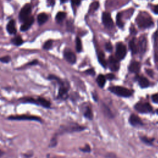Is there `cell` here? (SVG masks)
<instances>
[{
	"instance_id": "20",
	"label": "cell",
	"mask_w": 158,
	"mask_h": 158,
	"mask_svg": "<svg viewBox=\"0 0 158 158\" xmlns=\"http://www.w3.org/2000/svg\"><path fill=\"white\" fill-rule=\"evenodd\" d=\"M98 61L99 62V63L101 64H102L103 67H106L107 64H106V61L105 60V58H104V54H103V53L102 51V52H99L98 54Z\"/></svg>"
},
{
	"instance_id": "31",
	"label": "cell",
	"mask_w": 158,
	"mask_h": 158,
	"mask_svg": "<svg viewBox=\"0 0 158 158\" xmlns=\"http://www.w3.org/2000/svg\"><path fill=\"white\" fill-rule=\"evenodd\" d=\"M81 150L82 151H84V152H85V153H88V152H90V151H91V149H90V147H89V145H88L87 144L85 147L84 148H82L81 149Z\"/></svg>"
},
{
	"instance_id": "35",
	"label": "cell",
	"mask_w": 158,
	"mask_h": 158,
	"mask_svg": "<svg viewBox=\"0 0 158 158\" xmlns=\"http://www.w3.org/2000/svg\"><path fill=\"white\" fill-rule=\"evenodd\" d=\"M38 63H39V61H38V60L35 59V60H34V61H31V62H29L27 65V66H33V65H36V64H37Z\"/></svg>"
},
{
	"instance_id": "44",
	"label": "cell",
	"mask_w": 158,
	"mask_h": 158,
	"mask_svg": "<svg viewBox=\"0 0 158 158\" xmlns=\"http://www.w3.org/2000/svg\"><path fill=\"white\" fill-rule=\"evenodd\" d=\"M156 112H157V114H158V109H157V111H156Z\"/></svg>"
},
{
	"instance_id": "30",
	"label": "cell",
	"mask_w": 158,
	"mask_h": 158,
	"mask_svg": "<svg viewBox=\"0 0 158 158\" xmlns=\"http://www.w3.org/2000/svg\"><path fill=\"white\" fill-rule=\"evenodd\" d=\"M142 140L143 142H144L145 143H147V144H152V142L153 140H150V139H148L147 137H142Z\"/></svg>"
},
{
	"instance_id": "24",
	"label": "cell",
	"mask_w": 158,
	"mask_h": 158,
	"mask_svg": "<svg viewBox=\"0 0 158 158\" xmlns=\"http://www.w3.org/2000/svg\"><path fill=\"white\" fill-rule=\"evenodd\" d=\"M84 116L85 117L88 118V119H92L93 118V114H92V112L91 111V109L89 108V107H87L85 112V114H84Z\"/></svg>"
},
{
	"instance_id": "32",
	"label": "cell",
	"mask_w": 158,
	"mask_h": 158,
	"mask_svg": "<svg viewBox=\"0 0 158 158\" xmlns=\"http://www.w3.org/2000/svg\"><path fill=\"white\" fill-rule=\"evenodd\" d=\"M85 73L87 74H88V75H94V74H95V72H94L93 69H88V70H87V71H85Z\"/></svg>"
},
{
	"instance_id": "2",
	"label": "cell",
	"mask_w": 158,
	"mask_h": 158,
	"mask_svg": "<svg viewBox=\"0 0 158 158\" xmlns=\"http://www.w3.org/2000/svg\"><path fill=\"white\" fill-rule=\"evenodd\" d=\"M137 23L140 28H148L153 25L152 19L148 16H139L137 19Z\"/></svg>"
},
{
	"instance_id": "13",
	"label": "cell",
	"mask_w": 158,
	"mask_h": 158,
	"mask_svg": "<svg viewBox=\"0 0 158 158\" xmlns=\"http://www.w3.org/2000/svg\"><path fill=\"white\" fill-rule=\"evenodd\" d=\"M129 70L132 73H138L140 70V64L137 61L133 62L129 66Z\"/></svg>"
},
{
	"instance_id": "6",
	"label": "cell",
	"mask_w": 158,
	"mask_h": 158,
	"mask_svg": "<svg viewBox=\"0 0 158 158\" xmlns=\"http://www.w3.org/2000/svg\"><path fill=\"white\" fill-rule=\"evenodd\" d=\"M126 53H127V50H126V48L124 44L122 43H117L116 52V58L119 60L124 59L126 55Z\"/></svg>"
},
{
	"instance_id": "27",
	"label": "cell",
	"mask_w": 158,
	"mask_h": 158,
	"mask_svg": "<svg viewBox=\"0 0 158 158\" xmlns=\"http://www.w3.org/2000/svg\"><path fill=\"white\" fill-rule=\"evenodd\" d=\"M53 46V41L52 40H48L43 45V48L45 49L48 50L51 49Z\"/></svg>"
},
{
	"instance_id": "4",
	"label": "cell",
	"mask_w": 158,
	"mask_h": 158,
	"mask_svg": "<svg viewBox=\"0 0 158 158\" xmlns=\"http://www.w3.org/2000/svg\"><path fill=\"white\" fill-rule=\"evenodd\" d=\"M31 12V6L30 4H26L22 8L19 15V18L21 22H24L26 21L29 17H30V15Z\"/></svg>"
},
{
	"instance_id": "40",
	"label": "cell",
	"mask_w": 158,
	"mask_h": 158,
	"mask_svg": "<svg viewBox=\"0 0 158 158\" xmlns=\"http://www.w3.org/2000/svg\"><path fill=\"white\" fill-rule=\"evenodd\" d=\"M153 11L155 14H158V5H156L154 6Z\"/></svg>"
},
{
	"instance_id": "16",
	"label": "cell",
	"mask_w": 158,
	"mask_h": 158,
	"mask_svg": "<svg viewBox=\"0 0 158 158\" xmlns=\"http://www.w3.org/2000/svg\"><path fill=\"white\" fill-rule=\"evenodd\" d=\"M48 19V16L46 13H41L39 14L37 17V21L39 22V25H43V24H45Z\"/></svg>"
},
{
	"instance_id": "17",
	"label": "cell",
	"mask_w": 158,
	"mask_h": 158,
	"mask_svg": "<svg viewBox=\"0 0 158 158\" xmlns=\"http://www.w3.org/2000/svg\"><path fill=\"white\" fill-rule=\"evenodd\" d=\"M67 88H66L63 85H61L59 90V94H58L59 97L62 98H66L67 96Z\"/></svg>"
},
{
	"instance_id": "8",
	"label": "cell",
	"mask_w": 158,
	"mask_h": 158,
	"mask_svg": "<svg viewBox=\"0 0 158 158\" xmlns=\"http://www.w3.org/2000/svg\"><path fill=\"white\" fill-rule=\"evenodd\" d=\"M108 65L110 70L112 71H117L119 68V63L117 58L111 56L108 60Z\"/></svg>"
},
{
	"instance_id": "42",
	"label": "cell",
	"mask_w": 158,
	"mask_h": 158,
	"mask_svg": "<svg viewBox=\"0 0 158 158\" xmlns=\"http://www.w3.org/2000/svg\"><path fill=\"white\" fill-rule=\"evenodd\" d=\"M4 154V153L3 152V151L1 150H0V157H1V156H3Z\"/></svg>"
},
{
	"instance_id": "14",
	"label": "cell",
	"mask_w": 158,
	"mask_h": 158,
	"mask_svg": "<svg viewBox=\"0 0 158 158\" xmlns=\"http://www.w3.org/2000/svg\"><path fill=\"white\" fill-rule=\"evenodd\" d=\"M36 104H39L44 107H46V108H49L51 106V103L49 101L41 97H39L36 99Z\"/></svg>"
},
{
	"instance_id": "43",
	"label": "cell",
	"mask_w": 158,
	"mask_h": 158,
	"mask_svg": "<svg viewBox=\"0 0 158 158\" xmlns=\"http://www.w3.org/2000/svg\"><path fill=\"white\" fill-rule=\"evenodd\" d=\"M66 0H61V2L62 3H64L66 2Z\"/></svg>"
},
{
	"instance_id": "26",
	"label": "cell",
	"mask_w": 158,
	"mask_h": 158,
	"mask_svg": "<svg viewBox=\"0 0 158 158\" xmlns=\"http://www.w3.org/2000/svg\"><path fill=\"white\" fill-rule=\"evenodd\" d=\"M116 22H117V25L118 26V27L119 28H122L124 26V23L122 21L121 19V14H118L117 16V20H116Z\"/></svg>"
},
{
	"instance_id": "23",
	"label": "cell",
	"mask_w": 158,
	"mask_h": 158,
	"mask_svg": "<svg viewBox=\"0 0 158 158\" xmlns=\"http://www.w3.org/2000/svg\"><path fill=\"white\" fill-rule=\"evenodd\" d=\"M66 17V14L64 12H59L56 16V20L57 22H61L63 21Z\"/></svg>"
},
{
	"instance_id": "1",
	"label": "cell",
	"mask_w": 158,
	"mask_h": 158,
	"mask_svg": "<svg viewBox=\"0 0 158 158\" xmlns=\"http://www.w3.org/2000/svg\"><path fill=\"white\" fill-rule=\"evenodd\" d=\"M109 90L117 95L122 97H129L132 94V91L122 87H112Z\"/></svg>"
},
{
	"instance_id": "29",
	"label": "cell",
	"mask_w": 158,
	"mask_h": 158,
	"mask_svg": "<svg viewBox=\"0 0 158 158\" xmlns=\"http://www.w3.org/2000/svg\"><path fill=\"white\" fill-rule=\"evenodd\" d=\"M105 48H106V49L108 52H111L112 51V46L111 43H109V42L107 43L106 44V45H105Z\"/></svg>"
},
{
	"instance_id": "10",
	"label": "cell",
	"mask_w": 158,
	"mask_h": 158,
	"mask_svg": "<svg viewBox=\"0 0 158 158\" xmlns=\"http://www.w3.org/2000/svg\"><path fill=\"white\" fill-rule=\"evenodd\" d=\"M129 122L132 125L135 126V127H137V126H141L143 125V122L141 121L140 117L135 114H132L130 116L129 119Z\"/></svg>"
},
{
	"instance_id": "33",
	"label": "cell",
	"mask_w": 158,
	"mask_h": 158,
	"mask_svg": "<svg viewBox=\"0 0 158 158\" xmlns=\"http://www.w3.org/2000/svg\"><path fill=\"white\" fill-rule=\"evenodd\" d=\"M99 6V4H98V2H94L92 5H91V8L92 9H93V10H96L98 9V7Z\"/></svg>"
},
{
	"instance_id": "5",
	"label": "cell",
	"mask_w": 158,
	"mask_h": 158,
	"mask_svg": "<svg viewBox=\"0 0 158 158\" xmlns=\"http://www.w3.org/2000/svg\"><path fill=\"white\" fill-rule=\"evenodd\" d=\"M135 108L140 113H148L152 111V107L148 103H138L135 106Z\"/></svg>"
},
{
	"instance_id": "36",
	"label": "cell",
	"mask_w": 158,
	"mask_h": 158,
	"mask_svg": "<svg viewBox=\"0 0 158 158\" xmlns=\"http://www.w3.org/2000/svg\"><path fill=\"white\" fill-rule=\"evenodd\" d=\"M72 4L75 6H79L80 4V0H71Z\"/></svg>"
},
{
	"instance_id": "22",
	"label": "cell",
	"mask_w": 158,
	"mask_h": 158,
	"mask_svg": "<svg viewBox=\"0 0 158 158\" xmlns=\"http://www.w3.org/2000/svg\"><path fill=\"white\" fill-rule=\"evenodd\" d=\"M139 45H140V48L142 52H144L146 50V46H147V42L146 39L144 37H142L140 39V43H139Z\"/></svg>"
},
{
	"instance_id": "28",
	"label": "cell",
	"mask_w": 158,
	"mask_h": 158,
	"mask_svg": "<svg viewBox=\"0 0 158 158\" xmlns=\"http://www.w3.org/2000/svg\"><path fill=\"white\" fill-rule=\"evenodd\" d=\"M11 58L9 56H5L0 58V61L3 63H8L11 61Z\"/></svg>"
},
{
	"instance_id": "34",
	"label": "cell",
	"mask_w": 158,
	"mask_h": 158,
	"mask_svg": "<svg viewBox=\"0 0 158 158\" xmlns=\"http://www.w3.org/2000/svg\"><path fill=\"white\" fill-rule=\"evenodd\" d=\"M152 100L153 101V102L156 103H158V93L154 94L152 97Z\"/></svg>"
},
{
	"instance_id": "12",
	"label": "cell",
	"mask_w": 158,
	"mask_h": 158,
	"mask_svg": "<svg viewBox=\"0 0 158 158\" xmlns=\"http://www.w3.org/2000/svg\"><path fill=\"white\" fill-rule=\"evenodd\" d=\"M6 29L8 31V33L11 35H14L16 33V23L14 20H11L6 26Z\"/></svg>"
},
{
	"instance_id": "37",
	"label": "cell",
	"mask_w": 158,
	"mask_h": 158,
	"mask_svg": "<svg viewBox=\"0 0 158 158\" xmlns=\"http://www.w3.org/2000/svg\"><path fill=\"white\" fill-rule=\"evenodd\" d=\"M106 79L108 80H112L113 79H114V75L112 74H108L106 75Z\"/></svg>"
},
{
	"instance_id": "15",
	"label": "cell",
	"mask_w": 158,
	"mask_h": 158,
	"mask_svg": "<svg viewBox=\"0 0 158 158\" xmlns=\"http://www.w3.org/2000/svg\"><path fill=\"white\" fill-rule=\"evenodd\" d=\"M138 84L142 88H147L149 85V82L148 80L143 77H138Z\"/></svg>"
},
{
	"instance_id": "38",
	"label": "cell",
	"mask_w": 158,
	"mask_h": 158,
	"mask_svg": "<svg viewBox=\"0 0 158 158\" xmlns=\"http://www.w3.org/2000/svg\"><path fill=\"white\" fill-rule=\"evenodd\" d=\"M146 71H147V73L149 75V76H151V77L153 76V72L152 70H150V69H147Z\"/></svg>"
},
{
	"instance_id": "7",
	"label": "cell",
	"mask_w": 158,
	"mask_h": 158,
	"mask_svg": "<svg viewBox=\"0 0 158 158\" xmlns=\"http://www.w3.org/2000/svg\"><path fill=\"white\" fill-rule=\"evenodd\" d=\"M103 22L104 26L107 29H112L114 27V22L111 18V16L108 12H104L103 14Z\"/></svg>"
},
{
	"instance_id": "25",
	"label": "cell",
	"mask_w": 158,
	"mask_h": 158,
	"mask_svg": "<svg viewBox=\"0 0 158 158\" xmlns=\"http://www.w3.org/2000/svg\"><path fill=\"white\" fill-rule=\"evenodd\" d=\"M82 49V42L80 39L79 37H77L76 39V50L77 51L80 53Z\"/></svg>"
},
{
	"instance_id": "19",
	"label": "cell",
	"mask_w": 158,
	"mask_h": 158,
	"mask_svg": "<svg viewBox=\"0 0 158 158\" xmlns=\"http://www.w3.org/2000/svg\"><path fill=\"white\" fill-rule=\"evenodd\" d=\"M97 83L99 87L103 88L106 83V78L103 75H99L97 78Z\"/></svg>"
},
{
	"instance_id": "11",
	"label": "cell",
	"mask_w": 158,
	"mask_h": 158,
	"mask_svg": "<svg viewBox=\"0 0 158 158\" xmlns=\"http://www.w3.org/2000/svg\"><path fill=\"white\" fill-rule=\"evenodd\" d=\"M64 58L65 59L71 64H74L76 62V56L75 54L71 51H66L64 52Z\"/></svg>"
},
{
	"instance_id": "9",
	"label": "cell",
	"mask_w": 158,
	"mask_h": 158,
	"mask_svg": "<svg viewBox=\"0 0 158 158\" xmlns=\"http://www.w3.org/2000/svg\"><path fill=\"white\" fill-rule=\"evenodd\" d=\"M34 22V18L32 16L29 17L26 21H25L24 22V24L21 26V31H25L28 30L31 27V26H32Z\"/></svg>"
},
{
	"instance_id": "18",
	"label": "cell",
	"mask_w": 158,
	"mask_h": 158,
	"mask_svg": "<svg viewBox=\"0 0 158 158\" xmlns=\"http://www.w3.org/2000/svg\"><path fill=\"white\" fill-rule=\"evenodd\" d=\"M129 48H130V49L131 50V51H132V53L134 54H136L137 53L138 48L137 46L135 39L132 40L129 42Z\"/></svg>"
},
{
	"instance_id": "21",
	"label": "cell",
	"mask_w": 158,
	"mask_h": 158,
	"mask_svg": "<svg viewBox=\"0 0 158 158\" xmlns=\"http://www.w3.org/2000/svg\"><path fill=\"white\" fill-rule=\"evenodd\" d=\"M12 43L16 46H20L24 43V41L21 36H17L12 39Z\"/></svg>"
},
{
	"instance_id": "39",
	"label": "cell",
	"mask_w": 158,
	"mask_h": 158,
	"mask_svg": "<svg viewBox=\"0 0 158 158\" xmlns=\"http://www.w3.org/2000/svg\"><path fill=\"white\" fill-rule=\"evenodd\" d=\"M48 3L49 6H53L54 4V0H48Z\"/></svg>"
},
{
	"instance_id": "3",
	"label": "cell",
	"mask_w": 158,
	"mask_h": 158,
	"mask_svg": "<svg viewBox=\"0 0 158 158\" xmlns=\"http://www.w3.org/2000/svg\"><path fill=\"white\" fill-rule=\"evenodd\" d=\"M9 120H13V121H35L41 122V119L39 117L35 116L30 115H16V116H11L8 117Z\"/></svg>"
},
{
	"instance_id": "41",
	"label": "cell",
	"mask_w": 158,
	"mask_h": 158,
	"mask_svg": "<svg viewBox=\"0 0 158 158\" xmlns=\"http://www.w3.org/2000/svg\"><path fill=\"white\" fill-rule=\"evenodd\" d=\"M155 59L156 62H158V53L155 54Z\"/></svg>"
}]
</instances>
